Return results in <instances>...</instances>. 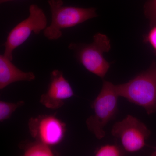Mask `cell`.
Wrapping results in <instances>:
<instances>
[{
    "mask_svg": "<svg viewBox=\"0 0 156 156\" xmlns=\"http://www.w3.org/2000/svg\"><path fill=\"white\" fill-rule=\"evenodd\" d=\"M144 14L151 27L156 25V0H149L144 5Z\"/></svg>",
    "mask_w": 156,
    "mask_h": 156,
    "instance_id": "13",
    "label": "cell"
},
{
    "mask_svg": "<svg viewBox=\"0 0 156 156\" xmlns=\"http://www.w3.org/2000/svg\"><path fill=\"white\" fill-rule=\"evenodd\" d=\"M152 155L154 156H156V150L155 151H154L152 154Z\"/></svg>",
    "mask_w": 156,
    "mask_h": 156,
    "instance_id": "16",
    "label": "cell"
},
{
    "mask_svg": "<svg viewBox=\"0 0 156 156\" xmlns=\"http://www.w3.org/2000/svg\"><path fill=\"white\" fill-rule=\"evenodd\" d=\"M151 134L143 123L129 115L115 124L112 129V135L119 138L124 150L130 153L136 152L143 148Z\"/></svg>",
    "mask_w": 156,
    "mask_h": 156,
    "instance_id": "6",
    "label": "cell"
},
{
    "mask_svg": "<svg viewBox=\"0 0 156 156\" xmlns=\"http://www.w3.org/2000/svg\"><path fill=\"white\" fill-rule=\"evenodd\" d=\"M25 103L23 101L17 103L0 101V122H3L11 116L16 109L23 106Z\"/></svg>",
    "mask_w": 156,
    "mask_h": 156,
    "instance_id": "11",
    "label": "cell"
},
{
    "mask_svg": "<svg viewBox=\"0 0 156 156\" xmlns=\"http://www.w3.org/2000/svg\"><path fill=\"white\" fill-rule=\"evenodd\" d=\"M111 48L108 37L99 33L93 36L91 44L71 43L68 46L70 50L75 52L78 60L88 71L101 79L105 76L110 67L104 54L108 52Z\"/></svg>",
    "mask_w": 156,
    "mask_h": 156,
    "instance_id": "4",
    "label": "cell"
},
{
    "mask_svg": "<svg viewBox=\"0 0 156 156\" xmlns=\"http://www.w3.org/2000/svg\"><path fill=\"white\" fill-rule=\"evenodd\" d=\"M115 86L119 96L142 107L148 115L156 112V61L127 83Z\"/></svg>",
    "mask_w": 156,
    "mask_h": 156,
    "instance_id": "1",
    "label": "cell"
},
{
    "mask_svg": "<svg viewBox=\"0 0 156 156\" xmlns=\"http://www.w3.org/2000/svg\"><path fill=\"white\" fill-rule=\"evenodd\" d=\"M119 97L115 85L111 82L104 81L100 93L92 103L94 115L86 120L88 130L98 139H102L105 136V127L115 117Z\"/></svg>",
    "mask_w": 156,
    "mask_h": 156,
    "instance_id": "3",
    "label": "cell"
},
{
    "mask_svg": "<svg viewBox=\"0 0 156 156\" xmlns=\"http://www.w3.org/2000/svg\"><path fill=\"white\" fill-rule=\"evenodd\" d=\"M144 41L149 44L156 54V25L151 27L150 30L144 36Z\"/></svg>",
    "mask_w": 156,
    "mask_h": 156,
    "instance_id": "14",
    "label": "cell"
},
{
    "mask_svg": "<svg viewBox=\"0 0 156 156\" xmlns=\"http://www.w3.org/2000/svg\"><path fill=\"white\" fill-rule=\"evenodd\" d=\"M32 72L23 71L4 56L0 55V89L2 90L7 86L15 82H31L35 79Z\"/></svg>",
    "mask_w": 156,
    "mask_h": 156,
    "instance_id": "9",
    "label": "cell"
},
{
    "mask_svg": "<svg viewBox=\"0 0 156 156\" xmlns=\"http://www.w3.org/2000/svg\"><path fill=\"white\" fill-rule=\"evenodd\" d=\"M47 18L44 12L36 5L29 7L27 18L17 24L9 33L5 42L4 55L10 60L13 59V51L24 43L32 33L38 34L47 28Z\"/></svg>",
    "mask_w": 156,
    "mask_h": 156,
    "instance_id": "5",
    "label": "cell"
},
{
    "mask_svg": "<svg viewBox=\"0 0 156 156\" xmlns=\"http://www.w3.org/2000/svg\"><path fill=\"white\" fill-rule=\"evenodd\" d=\"M95 154L96 156H119L122 155L123 152L117 145L106 144L98 149Z\"/></svg>",
    "mask_w": 156,
    "mask_h": 156,
    "instance_id": "12",
    "label": "cell"
},
{
    "mask_svg": "<svg viewBox=\"0 0 156 156\" xmlns=\"http://www.w3.org/2000/svg\"><path fill=\"white\" fill-rule=\"evenodd\" d=\"M28 128L34 139L49 146L61 142L66 131L65 124L51 115L32 117L29 120Z\"/></svg>",
    "mask_w": 156,
    "mask_h": 156,
    "instance_id": "7",
    "label": "cell"
},
{
    "mask_svg": "<svg viewBox=\"0 0 156 156\" xmlns=\"http://www.w3.org/2000/svg\"><path fill=\"white\" fill-rule=\"evenodd\" d=\"M13 1H14V0H0V3H1V4H3V3H4Z\"/></svg>",
    "mask_w": 156,
    "mask_h": 156,
    "instance_id": "15",
    "label": "cell"
},
{
    "mask_svg": "<svg viewBox=\"0 0 156 156\" xmlns=\"http://www.w3.org/2000/svg\"><path fill=\"white\" fill-rule=\"evenodd\" d=\"M48 2L52 21L44 30V34L49 40L60 38L62 35V30L76 26L98 16L94 8L63 6L62 0H48Z\"/></svg>",
    "mask_w": 156,
    "mask_h": 156,
    "instance_id": "2",
    "label": "cell"
},
{
    "mask_svg": "<svg viewBox=\"0 0 156 156\" xmlns=\"http://www.w3.org/2000/svg\"><path fill=\"white\" fill-rule=\"evenodd\" d=\"M74 95L72 88L59 70L50 73V83L47 92L40 97V103L47 108L52 110L60 108L65 101Z\"/></svg>",
    "mask_w": 156,
    "mask_h": 156,
    "instance_id": "8",
    "label": "cell"
},
{
    "mask_svg": "<svg viewBox=\"0 0 156 156\" xmlns=\"http://www.w3.org/2000/svg\"><path fill=\"white\" fill-rule=\"evenodd\" d=\"M20 148L23 151V155L25 156H52L54 153L50 146L44 143L35 140V141H22L20 144Z\"/></svg>",
    "mask_w": 156,
    "mask_h": 156,
    "instance_id": "10",
    "label": "cell"
}]
</instances>
